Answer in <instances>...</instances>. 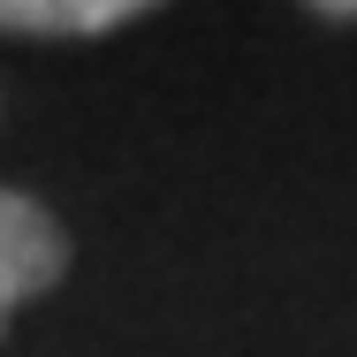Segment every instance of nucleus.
Here are the masks:
<instances>
[{"mask_svg":"<svg viewBox=\"0 0 357 357\" xmlns=\"http://www.w3.org/2000/svg\"><path fill=\"white\" fill-rule=\"evenodd\" d=\"M61 274H69V236H61V220L46 213L38 198H23V190H0V327H8L15 304L46 296Z\"/></svg>","mask_w":357,"mask_h":357,"instance_id":"1","label":"nucleus"},{"mask_svg":"<svg viewBox=\"0 0 357 357\" xmlns=\"http://www.w3.org/2000/svg\"><path fill=\"white\" fill-rule=\"evenodd\" d=\"M312 15H327V23H357V0H327V8H312Z\"/></svg>","mask_w":357,"mask_h":357,"instance_id":"3","label":"nucleus"},{"mask_svg":"<svg viewBox=\"0 0 357 357\" xmlns=\"http://www.w3.org/2000/svg\"><path fill=\"white\" fill-rule=\"evenodd\" d=\"M137 15L144 0H0V31L15 38H99Z\"/></svg>","mask_w":357,"mask_h":357,"instance_id":"2","label":"nucleus"}]
</instances>
